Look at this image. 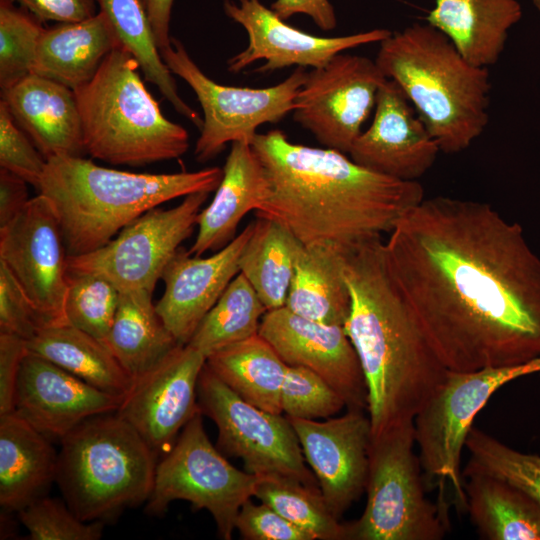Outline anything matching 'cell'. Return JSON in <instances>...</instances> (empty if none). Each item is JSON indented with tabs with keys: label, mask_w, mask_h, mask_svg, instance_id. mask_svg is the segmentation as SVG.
<instances>
[{
	"label": "cell",
	"mask_w": 540,
	"mask_h": 540,
	"mask_svg": "<svg viewBox=\"0 0 540 540\" xmlns=\"http://www.w3.org/2000/svg\"><path fill=\"white\" fill-rule=\"evenodd\" d=\"M384 241L390 275L451 371L540 357V258L490 204L424 198Z\"/></svg>",
	"instance_id": "6da1fadb"
},
{
	"label": "cell",
	"mask_w": 540,
	"mask_h": 540,
	"mask_svg": "<svg viewBox=\"0 0 540 540\" xmlns=\"http://www.w3.org/2000/svg\"><path fill=\"white\" fill-rule=\"evenodd\" d=\"M251 146L267 181L258 218L287 227L303 245H331L346 253L389 234L424 197L417 181L369 170L330 148L292 143L272 129Z\"/></svg>",
	"instance_id": "7a4b0ae2"
},
{
	"label": "cell",
	"mask_w": 540,
	"mask_h": 540,
	"mask_svg": "<svg viewBox=\"0 0 540 540\" xmlns=\"http://www.w3.org/2000/svg\"><path fill=\"white\" fill-rule=\"evenodd\" d=\"M351 309L344 325L368 390L372 436L415 416L445 379L442 364L388 270L382 237L347 253Z\"/></svg>",
	"instance_id": "3957f363"
},
{
	"label": "cell",
	"mask_w": 540,
	"mask_h": 540,
	"mask_svg": "<svg viewBox=\"0 0 540 540\" xmlns=\"http://www.w3.org/2000/svg\"><path fill=\"white\" fill-rule=\"evenodd\" d=\"M222 176L220 167L133 173L61 156L47 160L37 190L54 209L67 256H79L103 247L125 226L167 201L215 191Z\"/></svg>",
	"instance_id": "277c9868"
},
{
	"label": "cell",
	"mask_w": 540,
	"mask_h": 540,
	"mask_svg": "<svg viewBox=\"0 0 540 540\" xmlns=\"http://www.w3.org/2000/svg\"><path fill=\"white\" fill-rule=\"evenodd\" d=\"M379 44L378 68L413 104L440 152L467 149L488 124V68L470 64L428 23L391 32Z\"/></svg>",
	"instance_id": "5b68a950"
},
{
	"label": "cell",
	"mask_w": 540,
	"mask_h": 540,
	"mask_svg": "<svg viewBox=\"0 0 540 540\" xmlns=\"http://www.w3.org/2000/svg\"><path fill=\"white\" fill-rule=\"evenodd\" d=\"M138 68L132 54L118 46L88 83L73 90L85 153L92 158L138 167L187 152V130L161 112Z\"/></svg>",
	"instance_id": "8992f818"
},
{
	"label": "cell",
	"mask_w": 540,
	"mask_h": 540,
	"mask_svg": "<svg viewBox=\"0 0 540 540\" xmlns=\"http://www.w3.org/2000/svg\"><path fill=\"white\" fill-rule=\"evenodd\" d=\"M60 443L56 483L80 520L105 522L148 501L157 454L116 412L83 421Z\"/></svg>",
	"instance_id": "52a82bcc"
},
{
	"label": "cell",
	"mask_w": 540,
	"mask_h": 540,
	"mask_svg": "<svg viewBox=\"0 0 540 540\" xmlns=\"http://www.w3.org/2000/svg\"><path fill=\"white\" fill-rule=\"evenodd\" d=\"M414 421L372 436L362 515L344 523L345 540H441L446 509L425 495L421 461L413 447Z\"/></svg>",
	"instance_id": "ba28073f"
},
{
	"label": "cell",
	"mask_w": 540,
	"mask_h": 540,
	"mask_svg": "<svg viewBox=\"0 0 540 540\" xmlns=\"http://www.w3.org/2000/svg\"><path fill=\"white\" fill-rule=\"evenodd\" d=\"M540 374V357L530 362L489 367L469 372L448 370L414 418L415 443L422 468L437 479L440 504L445 483L455 492L457 505L466 510L461 454L472 423L490 397L508 382L522 376Z\"/></svg>",
	"instance_id": "9c48e42d"
},
{
	"label": "cell",
	"mask_w": 540,
	"mask_h": 540,
	"mask_svg": "<svg viewBox=\"0 0 540 540\" xmlns=\"http://www.w3.org/2000/svg\"><path fill=\"white\" fill-rule=\"evenodd\" d=\"M199 411L183 427L172 447L157 463L145 511L163 514L175 500H185L194 510H207L218 536L232 538L237 515L254 496L258 476L231 465L213 446Z\"/></svg>",
	"instance_id": "30bf717a"
},
{
	"label": "cell",
	"mask_w": 540,
	"mask_h": 540,
	"mask_svg": "<svg viewBox=\"0 0 540 540\" xmlns=\"http://www.w3.org/2000/svg\"><path fill=\"white\" fill-rule=\"evenodd\" d=\"M160 53L170 72L193 90L202 108L203 124L194 148L195 159L202 163L215 158L227 143H251L259 126L277 123L292 112L308 74L297 67L271 87L227 86L209 78L176 38Z\"/></svg>",
	"instance_id": "8fae6325"
},
{
	"label": "cell",
	"mask_w": 540,
	"mask_h": 540,
	"mask_svg": "<svg viewBox=\"0 0 540 540\" xmlns=\"http://www.w3.org/2000/svg\"><path fill=\"white\" fill-rule=\"evenodd\" d=\"M202 415L216 425V447L240 458L245 471L257 476L274 475L319 487L307 468L297 434L287 416L262 410L233 392L204 365L197 383Z\"/></svg>",
	"instance_id": "7c38bea8"
},
{
	"label": "cell",
	"mask_w": 540,
	"mask_h": 540,
	"mask_svg": "<svg viewBox=\"0 0 540 540\" xmlns=\"http://www.w3.org/2000/svg\"><path fill=\"white\" fill-rule=\"evenodd\" d=\"M208 196V192L193 193L173 208L145 212L103 247L67 256V270L101 276L120 292L153 294L165 267L193 233Z\"/></svg>",
	"instance_id": "4fadbf2b"
},
{
	"label": "cell",
	"mask_w": 540,
	"mask_h": 540,
	"mask_svg": "<svg viewBox=\"0 0 540 540\" xmlns=\"http://www.w3.org/2000/svg\"><path fill=\"white\" fill-rule=\"evenodd\" d=\"M386 79L375 61L340 53L307 74L293 119L326 148L349 153Z\"/></svg>",
	"instance_id": "5bb4252c"
},
{
	"label": "cell",
	"mask_w": 540,
	"mask_h": 540,
	"mask_svg": "<svg viewBox=\"0 0 540 540\" xmlns=\"http://www.w3.org/2000/svg\"><path fill=\"white\" fill-rule=\"evenodd\" d=\"M0 261L44 327L69 324L67 251L57 216L44 195L31 198L17 217L0 228Z\"/></svg>",
	"instance_id": "9a60e30c"
},
{
	"label": "cell",
	"mask_w": 540,
	"mask_h": 540,
	"mask_svg": "<svg viewBox=\"0 0 540 540\" xmlns=\"http://www.w3.org/2000/svg\"><path fill=\"white\" fill-rule=\"evenodd\" d=\"M206 357L189 344L177 346L159 364L133 380L116 413L158 455L200 410L197 383Z\"/></svg>",
	"instance_id": "2e32d148"
},
{
	"label": "cell",
	"mask_w": 540,
	"mask_h": 540,
	"mask_svg": "<svg viewBox=\"0 0 540 540\" xmlns=\"http://www.w3.org/2000/svg\"><path fill=\"white\" fill-rule=\"evenodd\" d=\"M223 10L248 35L247 47L227 61V69L233 73L258 60H264L258 72L294 65L321 68L343 51L379 43L391 34L387 29L376 28L335 37L312 35L288 25L260 0H224Z\"/></svg>",
	"instance_id": "e0dca14e"
},
{
	"label": "cell",
	"mask_w": 540,
	"mask_h": 540,
	"mask_svg": "<svg viewBox=\"0 0 540 540\" xmlns=\"http://www.w3.org/2000/svg\"><path fill=\"white\" fill-rule=\"evenodd\" d=\"M258 334L287 365L302 366L321 376L348 409L367 411V384L344 326L309 320L282 307L264 314Z\"/></svg>",
	"instance_id": "ac0fdd59"
},
{
	"label": "cell",
	"mask_w": 540,
	"mask_h": 540,
	"mask_svg": "<svg viewBox=\"0 0 540 540\" xmlns=\"http://www.w3.org/2000/svg\"><path fill=\"white\" fill-rule=\"evenodd\" d=\"M288 419L329 510L339 519L366 490L372 439L369 416L348 409L326 421Z\"/></svg>",
	"instance_id": "d6986e66"
},
{
	"label": "cell",
	"mask_w": 540,
	"mask_h": 540,
	"mask_svg": "<svg viewBox=\"0 0 540 540\" xmlns=\"http://www.w3.org/2000/svg\"><path fill=\"white\" fill-rule=\"evenodd\" d=\"M123 398L28 352L18 374L13 412L49 439L61 440L83 421L116 412Z\"/></svg>",
	"instance_id": "ffe728a7"
},
{
	"label": "cell",
	"mask_w": 540,
	"mask_h": 540,
	"mask_svg": "<svg viewBox=\"0 0 540 540\" xmlns=\"http://www.w3.org/2000/svg\"><path fill=\"white\" fill-rule=\"evenodd\" d=\"M439 146L390 79L381 85L371 125L354 141L349 155L357 164L404 181H417L434 164Z\"/></svg>",
	"instance_id": "44dd1931"
},
{
	"label": "cell",
	"mask_w": 540,
	"mask_h": 540,
	"mask_svg": "<svg viewBox=\"0 0 540 540\" xmlns=\"http://www.w3.org/2000/svg\"><path fill=\"white\" fill-rule=\"evenodd\" d=\"M254 221L228 245L202 258L179 248L165 267V283L156 311L179 344H187L198 325L240 273L239 261Z\"/></svg>",
	"instance_id": "7402d4cb"
},
{
	"label": "cell",
	"mask_w": 540,
	"mask_h": 540,
	"mask_svg": "<svg viewBox=\"0 0 540 540\" xmlns=\"http://www.w3.org/2000/svg\"><path fill=\"white\" fill-rule=\"evenodd\" d=\"M1 100L47 160L85 153L80 112L69 87L30 74L1 90Z\"/></svg>",
	"instance_id": "603a6c76"
},
{
	"label": "cell",
	"mask_w": 540,
	"mask_h": 540,
	"mask_svg": "<svg viewBox=\"0 0 540 540\" xmlns=\"http://www.w3.org/2000/svg\"><path fill=\"white\" fill-rule=\"evenodd\" d=\"M211 203L200 211L198 232L188 251L201 256L218 251L238 235L242 219L256 211L267 194L262 164L251 143L235 141L223 167V176Z\"/></svg>",
	"instance_id": "cb8c5ba5"
},
{
	"label": "cell",
	"mask_w": 540,
	"mask_h": 540,
	"mask_svg": "<svg viewBox=\"0 0 540 540\" xmlns=\"http://www.w3.org/2000/svg\"><path fill=\"white\" fill-rule=\"evenodd\" d=\"M51 441L15 412L0 415V504L12 512L46 496L56 482Z\"/></svg>",
	"instance_id": "d4e9b609"
},
{
	"label": "cell",
	"mask_w": 540,
	"mask_h": 540,
	"mask_svg": "<svg viewBox=\"0 0 540 540\" xmlns=\"http://www.w3.org/2000/svg\"><path fill=\"white\" fill-rule=\"evenodd\" d=\"M120 41L102 11L94 16L44 28L38 42L32 74L72 90L88 83Z\"/></svg>",
	"instance_id": "484cf974"
},
{
	"label": "cell",
	"mask_w": 540,
	"mask_h": 540,
	"mask_svg": "<svg viewBox=\"0 0 540 540\" xmlns=\"http://www.w3.org/2000/svg\"><path fill=\"white\" fill-rule=\"evenodd\" d=\"M518 0H435L428 24L442 32L470 64H495L509 30L520 21Z\"/></svg>",
	"instance_id": "4316f807"
},
{
	"label": "cell",
	"mask_w": 540,
	"mask_h": 540,
	"mask_svg": "<svg viewBox=\"0 0 540 540\" xmlns=\"http://www.w3.org/2000/svg\"><path fill=\"white\" fill-rule=\"evenodd\" d=\"M345 253L331 245H303L285 306L296 315L344 326L351 297L344 278Z\"/></svg>",
	"instance_id": "83f0119b"
},
{
	"label": "cell",
	"mask_w": 540,
	"mask_h": 540,
	"mask_svg": "<svg viewBox=\"0 0 540 540\" xmlns=\"http://www.w3.org/2000/svg\"><path fill=\"white\" fill-rule=\"evenodd\" d=\"M466 511L481 538L540 540V505L524 491L482 473L463 475Z\"/></svg>",
	"instance_id": "f1b7e54d"
},
{
	"label": "cell",
	"mask_w": 540,
	"mask_h": 540,
	"mask_svg": "<svg viewBox=\"0 0 540 540\" xmlns=\"http://www.w3.org/2000/svg\"><path fill=\"white\" fill-rule=\"evenodd\" d=\"M29 353L105 392L125 396L133 379L101 340L70 325L47 326L26 342Z\"/></svg>",
	"instance_id": "f546056e"
},
{
	"label": "cell",
	"mask_w": 540,
	"mask_h": 540,
	"mask_svg": "<svg viewBox=\"0 0 540 540\" xmlns=\"http://www.w3.org/2000/svg\"><path fill=\"white\" fill-rule=\"evenodd\" d=\"M208 368L246 402L282 414L287 364L259 334L225 346L206 358Z\"/></svg>",
	"instance_id": "4dcf8cb0"
},
{
	"label": "cell",
	"mask_w": 540,
	"mask_h": 540,
	"mask_svg": "<svg viewBox=\"0 0 540 540\" xmlns=\"http://www.w3.org/2000/svg\"><path fill=\"white\" fill-rule=\"evenodd\" d=\"M104 343L133 380L182 345L158 315L152 294L144 291L120 292L117 312Z\"/></svg>",
	"instance_id": "1f68e13d"
},
{
	"label": "cell",
	"mask_w": 540,
	"mask_h": 540,
	"mask_svg": "<svg viewBox=\"0 0 540 540\" xmlns=\"http://www.w3.org/2000/svg\"><path fill=\"white\" fill-rule=\"evenodd\" d=\"M256 218L239 268L269 311L285 306L303 244L281 223Z\"/></svg>",
	"instance_id": "d6a6232c"
},
{
	"label": "cell",
	"mask_w": 540,
	"mask_h": 540,
	"mask_svg": "<svg viewBox=\"0 0 540 540\" xmlns=\"http://www.w3.org/2000/svg\"><path fill=\"white\" fill-rule=\"evenodd\" d=\"M112 25L121 46L138 62L145 79L199 130L203 118L179 95L173 74L164 63L142 0H96Z\"/></svg>",
	"instance_id": "836d02e7"
},
{
	"label": "cell",
	"mask_w": 540,
	"mask_h": 540,
	"mask_svg": "<svg viewBox=\"0 0 540 540\" xmlns=\"http://www.w3.org/2000/svg\"><path fill=\"white\" fill-rule=\"evenodd\" d=\"M266 307L239 273L205 315L187 343L206 358L230 344L258 334Z\"/></svg>",
	"instance_id": "e575fe53"
},
{
	"label": "cell",
	"mask_w": 540,
	"mask_h": 540,
	"mask_svg": "<svg viewBox=\"0 0 540 540\" xmlns=\"http://www.w3.org/2000/svg\"><path fill=\"white\" fill-rule=\"evenodd\" d=\"M254 496L319 540H345V526L329 510L319 487L294 479L258 476Z\"/></svg>",
	"instance_id": "d590c367"
},
{
	"label": "cell",
	"mask_w": 540,
	"mask_h": 540,
	"mask_svg": "<svg viewBox=\"0 0 540 540\" xmlns=\"http://www.w3.org/2000/svg\"><path fill=\"white\" fill-rule=\"evenodd\" d=\"M465 448L470 458L462 471L487 474L519 488L540 505V456L510 448L493 436L472 427Z\"/></svg>",
	"instance_id": "8d00e7d4"
},
{
	"label": "cell",
	"mask_w": 540,
	"mask_h": 540,
	"mask_svg": "<svg viewBox=\"0 0 540 540\" xmlns=\"http://www.w3.org/2000/svg\"><path fill=\"white\" fill-rule=\"evenodd\" d=\"M68 323L105 342L120 300V291L109 280L89 273H67Z\"/></svg>",
	"instance_id": "74e56055"
},
{
	"label": "cell",
	"mask_w": 540,
	"mask_h": 540,
	"mask_svg": "<svg viewBox=\"0 0 540 540\" xmlns=\"http://www.w3.org/2000/svg\"><path fill=\"white\" fill-rule=\"evenodd\" d=\"M42 22L12 0H0V87L32 74Z\"/></svg>",
	"instance_id": "f35d334b"
},
{
	"label": "cell",
	"mask_w": 540,
	"mask_h": 540,
	"mask_svg": "<svg viewBox=\"0 0 540 540\" xmlns=\"http://www.w3.org/2000/svg\"><path fill=\"white\" fill-rule=\"evenodd\" d=\"M345 406L341 395L317 373L302 366L287 365L281 389V408L287 417L328 419Z\"/></svg>",
	"instance_id": "ab89813d"
},
{
	"label": "cell",
	"mask_w": 540,
	"mask_h": 540,
	"mask_svg": "<svg viewBox=\"0 0 540 540\" xmlns=\"http://www.w3.org/2000/svg\"><path fill=\"white\" fill-rule=\"evenodd\" d=\"M17 513L31 540H98L103 535L104 522H84L65 501L47 495Z\"/></svg>",
	"instance_id": "60d3db41"
},
{
	"label": "cell",
	"mask_w": 540,
	"mask_h": 540,
	"mask_svg": "<svg viewBox=\"0 0 540 540\" xmlns=\"http://www.w3.org/2000/svg\"><path fill=\"white\" fill-rule=\"evenodd\" d=\"M47 165L27 134L20 128L6 103L0 101V167L38 188Z\"/></svg>",
	"instance_id": "b9f144b4"
},
{
	"label": "cell",
	"mask_w": 540,
	"mask_h": 540,
	"mask_svg": "<svg viewBox=\"0 0 540 540\" xmlns=\"http://www.w3.org/2000/svg\"><path fill=\"white\" fill-rule=\"evenodd\" d=\"M43 327L25 293L6 265L0 261V332L29 341Z\"/></svg>",
	"instance_id": "7bdbcfd3"
},
{
	"label": "cell",
	"mask_w": 540,
	"mask_h": 540,
	"mask_svg": "<svg viewBox=\"0 0 540 540\" xmlns=\"http://www.w3.org/2000/svg\"><path fill=\"white\" fill-rule=\"evenodd\" d=\"M235 529L245 540H316L267 504H254L251 498L242 505Z\"/></svg>",
	"instance_id": "ee69618b"
},
{
	"label": "cell",
	"mask_w": 540,
	"mask_h": 540,
	"mask_svg": "<svg viewBox=\"0 0 540 540\" xmlns=\"http://www.w3.org/2000/svg\"><path fill=\"white\" fill-rule=\"evenodd\" d=\"M26 340L0 332V415L14 411V396L22 361L28 353Z\"/></svg>",
	"instance_id": "f6af8a7d"
},
{
	"label": "cell",
	"mask_w": 540,
	"mask_h": 540,
	"mask_svg": "<svg viewBox=\"0 0 540 540\" xmlns=\"http://www.w3.org/2000/svg\"><path fill=\"white\" fill-rule=\"evenodd\" d=\"M39 21L57 23L77 22L94 16L96 0H12Z\"/></svg>",
	"instance_id": "bcb514c9"
},
{
	"label": "cell",
	"mask_w": 540,
	"mask_h": 540,
	"mask_svg": "<svg viewBox=\"0 0 540 540\" xmlns=\"http://www.w3.org/2000/svg\"><path fill=\"white\" fill-rule=\"evenodd\" d=\"M283 20L304 14L323 31H331L337 26L335 9L330 0H275L271 7Z\"/></svg>",
	"instance_id": "7dc6e473"
},
{
	"label": "cell",
	"mask_w": 540,
	"mask_h": 540,
	"mask_svg": "<svg viewBox=\"0 0 540 540\" xmlns=\"http://www.w3.org/2000/svg\"><path fill=\"white\" fill-rule=\"evenodd\" d=\"M27 184L17 175L0 168V228L17 217L31 199Z\"/></svg>",
	"instance_id": "c3c4849f"
},
{
	"label": "cell",
	"mask_w": 540,
	"mask_h": 540,
	"mask_svg": "<svg viewBox=\"0 0 540 540\" xmlns=\"http://www.w3.org/2000/svg\"><path fill=\"white\" fill-rule=\"evenodd\" d=\"M147 10L159 50L171 44L170 20L174 0H142Z\"/></svg>",
	"instance_id": "681fc988"
},
{
	"label": "cell",
	"mask_w": 540,
	"mask_h": 540,
	"mask_svg": "<svg viewBox=\"0 0 540 540\" xmlns=\"http://www.w3.org/2000/svg\"><path fill=\"white\" fill-rule=\"evenodd\" d=\"M533 5L537 8V10L540 12V0H531Z\"/></svg>",
	"instance_id": "f907efd6"
}]
</instances>
